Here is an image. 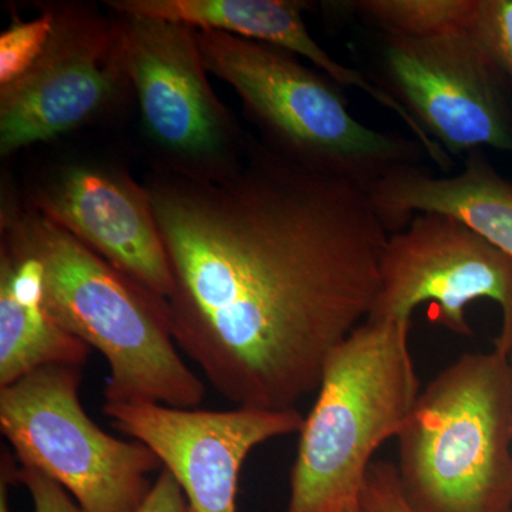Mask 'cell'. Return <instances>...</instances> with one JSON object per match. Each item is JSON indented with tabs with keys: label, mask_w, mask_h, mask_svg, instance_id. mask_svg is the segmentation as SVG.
<instances>
[{
	"label": "cell",
	"mask_w": 512,
	"mask_h": 512,
	"mask_svg": "<svg viewBox=\"0 0 512 512\" xmlns=\"http://www.w3.org/2000/svg\"><path fill=\"white\" fill-rule=\"evenodd\" d=\"M490 299L501 309L494 350L512 353V258L456 218L416 214L389 235L380 265V288L370 322L412 320L414 309L433 303L436 320L460 336L473 335L470 303Z\"/></svg>",
	"instance_id": "9"
},
{
	"label": "cell",
	"mask_w": 512,
	"mask_h": 512,
	"mask_svg": "<svg viewBox=\"0 0 512 512\" xmlns=\"http://www.w3.org/2000/svg\"><path fill=\"white\" fill-rule=\"evenodd\" d=\"M56 13V26L35 66L0 87V154L45 143L93 120L128 82L120 19L79 6Z\"/></svg>",
	"instance_id": "10"
},
{
	"label": "cell",
	"mask_w": 512,
	"mask_h": 512,
	"mask_svg": "<svg viewBox=\"0 0 512 512\" xmlns=\"http://www.w3.org/2000/svg\"><path fill=\"white\" fill-rule=\"evenodd\" d=\"M372 52L367 79L448 156L512 154V82L473 28L426 39L376 33Z\"/></svg>",
	"instance_id": "7"
},
{
	"label": "cell",
	"mask_w": 512,
	"mask_h": 512,
	"mask_svg": "<svg viewBox=\"0 0 512 512\" xmlns=\"http://www.w3.org/2000/svg\"><path fill=\"white\" fill-rule=\"evenodd\" d=\"M360 504L365 512H416L404 498L396 466L389 461H373Z\"/></svg>",
	"instance_id": "19"
},
{
	"label": "cell",
	"mask_w": 512,
	"mask_h": 512,
	"mask_svg": "<svg viewBox=\"0 0 512 512\" xmlns=\"http://www.w3.org/2000/svg\"><path fill=\"white\" fill-rule=\"evenodd\" d=\"M338 6L380 35L426 39L473 28L478 0H360Z\"/></svg>",
	"instance_id": "16"
},
{
	"label": "cell",
	"mask_w": 512,
	"mask_h": 512,
	"mask_svg": "<svg viewBox=\"0 0 512 512\" xmlns=\"http://www.w3.org/2000/svg\"><path fill=\"white\" fill-rule=\"evenodd\" d=\"M82 369L49 366L0 389V429L19 458L86 512H134L160 466L153 450L100 429L84 412Z\"/></svg>",
	"instance_id": "6"
},
{
	"label": "cell",
	"mask_w": 512,
	"mask_h": 512,
	"mask_svg": "<svg viewBox=\"0 0 512 512\" xmlns=\"http://www.w3.org/2000/svg\"><path fill=\"white\" fill-rule=\"evenodd\" d=\"M12 480L25 485L32 497L35 512H86L66 490L32 467H12Z\"/></svg>",
	"instance_id": "20"
},
{
	"label": "cell",
	"mask_w": 512,
	"mask_h": 512,
	"mask_svg": "<svg viewBox=\"0 0 512 512\" xmlns=\"http://www.w3.org/2000/svg\"><path fill=\"white\" fill-rule=\"evenodd\" d=\"M121 56L148 137L170 170L208 173L237 163L251 141L208 82L195 29L119 15Z\"/></svg>",
	"instance_id": "8"
},
{
	"label": "cell",
	"mask_w": 512,
	"mask_h": 512,
	"mask_svg": "<svg viewBox=\"0 0 512 512\" xmlns=\"http://www.w3.org/2000/svg\"><path fill=\"white\" fill-rule=\"evenodd\" d=\"M396 439L414 511L512 512L510 357H457L421 390Z\"/></svg>",
	"instance_id": "5"
},
{
	"label": "cell",
	"mask_w": 512,
	"mask_h": 512,
	"mask_svg": "<svg viewBox=\"0 0 512 512\" xmlns=\"http://www.w3.org/2000/svg\"><path fill=\"white\" fill-rule=\"evenodd\" d=\"M134 512H187L183 488L170 471L164 470Z\"/></svg>",
	"instance_id": "21"
},
{
	"label": "cell",
	"mask_w": 512,
	"mask_h": 512,
	"mask_svg": "<svg viewBox=\"0 0 512 512\" xmlns=\"http://www.w3.org/2000/svg\"><path fill=\"white\" fill-rule=\"evenodd\" d=\"M366 192L389 234L402 231L416 214L436 212L463 222L512 258V184L483 150L467 154L456 175H434L412 165Z\"/></svg>",
	"instance_id": "13"
},
{
	"label": "cell",
	"mask_w": 512,
	"mask_h": 512,
	"mask_svg": "<svg viewBox=\"0 0 512 512\" xmlns=\"http://www.w3.org/2000/svg\"><path fill=\"white\" fill-rule=\"evenodd\" d=\"M195 36L205 69L234 89L275 153L365 191L426 156L416 138L357 120L343 87L299 57L218 30Z\"/></svg>",
	"instance_id": "4"
},
{
	"label": "cell",
	"mask_w": 512,
	"mask_h": 512,
	"mask_svg": "<svg viewBox=\"0 0 512 512\" xmlns=\"http://www.w3.org/2000/svg\"><path fill=\"white\" fill-rule=\"evenodd\" d=\"M30 207L147 291L167 299L173 275L147 187L109 165L73 164L36 188Z\"/></svg>",
	"instance_id": "12"
},
{
	"label": "cell",
	"mask_w": 512,
	"mask_h": 512,
	"mask_svg": "<svg viewBox=\"0 0 512 512\" xmlns=\"http://www.w3.org/2000/svg\"><path fill=\"white\" fill-rule=\"evenodd\" d=\"M119 15L158 19L197 30H218L285 50L308 60L342 87L362 90L370 99L403 116V107L366 74L343 66L316 42L303 19L305 2L295 0H114Z\"/></svg>",
	"instance_id": "14"
},
{
	"label": "cell",
	"mask_w": 512,
	"mask_h": 512,
	"mask_svg": "<svg viewBox=\"0 0 512 512\" xmlns=\"http://www.w3.org/2000/svg\"><path fill=\"white\" fill-rule=\"evenodd\" d=\"M340 512H365V510H363L362 504L359 503L355 505H350V507L345 508V510H342Z\"/></svg>",
	"instance_id": "23"
},
{
	"label": "cell",
	"mask_w": 512,
	"mask_h": 512,
	"mask_svg": "<svg viewBox=\"0 0 512 512\" xmlns=\"http://www.w3.org/2000/svg\"><path fill=\"white\" fill-rule=\"evenodd\" d=\"M56 26V13L45 12L18 22L0 36V87L9 86L35 66L45 53Z\"/></svg>",
	"instance_id": "17"
},
{
	"label": "cell",
	"mask_w": 512,
	"mask_h": 512,
	"mask_svg": "<svg viewBox=\"0 0 512 512\" xmlns=\"http://www.w3.org/2000/svg\"><path fill=\"white\" fill-rule=\"evenodd\" d=\"M3 242L33 256L46 308L109 365L106 404L194 409L201 380L177 352L167 301L104 261L62 227L29 211L3 212Z\"/></svg>",
	"instance_id": "2"
},
{
	"label": "cell",
	"mask_w": 512,
	"mask_h": 512,
	"mask_svg": "<svg viewBox=\"0 0 512 512\" xmlns=\"http://www.w3.org/2000/svg\"><path fill=\"white\" fill-rule=\"evenodd\" d=\"M114 427L146 444L183 488L187 512H237L238 478L259 444L299 433L296 409L227 412L163 404H104Z\"/></svg>",
	"instance_id": "11"
},
{
	"label": "cell",
	"mask_w": 512,
	"mask_h": 512,
	"mask_svg": "<svg viewBox=\"0 0 512 512\" xmlns=\"http://www.w3.org/2000/svg\"><path fill=\"white\" fill-rule=\"evenodd\" d=\"M510 365H511V370H512V353L510 355Z\"/></svg>",
	"instance_id": "24"
},
{
	"label": "cell",
	"mask_w": 512,
	"mask_h": 512,
	"mask_svg": "<svg viewBox=\"0 0 512 512\" xmlns=\"http://www.w3.org/2000/svg\"><path fill=\"white\" fill-rule=\"evenodd\" d=\"M473 29L512 82V0H478Z\"/></svg>",
	"instance_id": "18"
},
{
	"label": "cell",
	"mask_w": 512,
	"mask_h": 512,
	"mask_svg": "<svg viewBox=\"0 0 512 512\" xmlns=\"http://www.w3.org/2000/svg\"><path fill=\"white\" fill-rule=\"evenodd\" d=\"M410 326L366 320L330 353L299 431L286 512H340L360 503L373 454L397 437L420 394Z\"/></svg>",
	"instance_id": "3"
},
{
	"label": "cell",
	"mask_w": 512,
	"mask_h": 512,
	"mask_svg": "<svg viewBox=\"0 0 512 512\" xmlns=\"http://www.w3.org/2000/svg\"><path fill=\"white\" fill-rule=\"evenodd\" d=\"M0 512H10L8 504V485L10 481L5 476H0Z\"/></svg>",
	"instance_id": "22"
},
{
	"label": "cell",
	"mask_w": 512,
	"mask_h": 512,
	"mask_svg": "<svg viewBox=\"0 0 512 512\" xmlns=\"http://www.w3.org/2000/svg\"><path fill=\"white\" fill-rule=\"evenodd\" d=\"M178 348L238 407L291 410L369 318L389 232L369 194L251 141L237 163L147 185Z\"/></svg>",
	"instance_id": "1"
},
{
	"label": "cell",
	"mask_w": 512,
	"mask_h": 512,
	"mask_svg": "<svg viewBox=\"0 0 512 512\" xmlns=\"http://www.w3.org/2000/svg\"><path fill=\"white\" fill-rule=\"evenodd\" d=\"M90 348L46 308L42 266L2 244L0 255V389L49 366L82 369Z\"/></svg>",
	"instance_id": "15"
}]
</instances>
